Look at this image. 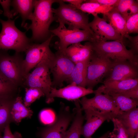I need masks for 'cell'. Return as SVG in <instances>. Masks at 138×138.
Here are the masks:
<instances>
[{
    "instance_id": "8992f818",
    "label": "cell",
    "mask_w": 138,
    "mask_h": 138,
    "mask_svg": "<svg viewBox=\"0 0 138 138\" xmlns=\"http://www.w3.org/2000/svg\"><path fill=\"white\" fill-rule=\"evenodd\" d=\"M24 59L20 53L11 55L7 51L0 50V75L18 86H22L25 78Z\"/></svg>"
},
{
    "instance_id": "e0dca14e",
    "label": "cell",
    "mask_w": 138,
    "mask_h": 138,
    "mask_svg": "<svg viewBox=\"0 0 138 138\" xmlns=\"http://www.w3.org/2000/svg\"><path fill=\"white\" fill-rule=\"evenodd\" d=\"M63 51L75 64L90 59L93 51L90 42L84 45L78 43L72 44Z\"/></svg>"
},
{
    "instance_id": "836d02e7",
    "label": "cell",
    "mask_w": 138,
    "mask_h": 138,
    "mask_svg": "<svg viewBox=\"0 0 138 138\" xmlns=\"http://www.w3.org/2000/svg\"><path fill=\"white\" fill-rule=\"evenodd\" d=\"M39 117L40 121L45 125H50L53 123L56 118L54 112L50 109H44L40 113Z\"/></svg>"
},
{
    "instance_id": "7402d4cb",
    "label": "cell",
    "mask_w": 138,
    "mask_h": 138,
    "mask_svg": "<svg viewBox=\"0 0 138 138\" xmlns=\"http://www.w3.org/2000/svg\"><path fill=\"white\" fill-rule=\"evenodd\" d=\"M90 58L75 64L70 76L66 81L67 83L74 82L78 86L86 87L87 68Z\"/></svg>"
},
{
    "instance_id": "f35d334b",
    "label": "cell",
    "mask_w": 138,
    "mask_h": 138,
    "mask_svg": "<svg viewBox=\"0 0 138 138\" xmlns=\"http://www.w3.org/2000/svg\"><path fill=\"white\" fill-rule=\"evenodd\" d=\"M11 116L12 122L18 123L20 122L22 119L20 112L11 110Z\"/></svg>"
},
{
    "instance_id": "d4e9b609",
    "label": "cell",
    "mask_w": 138,
    "mask_h": 138,
    "mask_svg": "<svg viewBox=\"0 0 138 138\" xmlns=\"http://www.w3.org/2000/svg\"><path fill=\"white\" fill-rule=\"evenodd\" d=\"M111 96L117 106L122 112H126L137 107L138 100L132 99L119 93L109 92L105 94Z\"/></svg>"
},
{
    "instance_id": "4316f807",
    "label": "cell",
    "mask_w": 138,
    "mask_h": 138,
    "mask_svg": "<svg viewBox=\"0 0 138 138\" xmlns=\"http://www.w3.org/2000/svg\"><path fill=\"white\" fill-rule=\"evenodd\" d=\"M19 87L0 75V98H16Z\"/></svg>"
},
{
    "instance_id": "9c48e42d",
    "label": "cell",
    "mask_w": 138,
    "mask_h": 138,
    "mask_svg": "<svg viewBox=\"0 0 138 138\" xmlns=\"http://www.w3.org/2000/svg\"><path fill=\"white\" fill-rule=\"evenodd\" d=\"M108 58L94 51L87 68L86 85L91 89L105 78L112 63Z\"/></svg>"
},
{
    "instance_id": "1f68e13d",
    "label": "cell",
    "mask_w": 138,
    "mask_h": 138,
    "mask_svg": "<svg viewBox=\"0 0 138 138\" xmlns=\"http://www.w3.org/2000/svg\"><path fill=\"white\" fill-rule=\"evenodd\" d=\"M138 32V13L131 15L126 20L125 34Z\"/></svg>"
},
{
    "instance_id": "6da1fadb",
    "label": "cell",
    "mask_w": 138,
    "mask_h": 138,
    "mask_svg": "<svg viewBox=\"0 0 138 138\" xmlns=\"http://www.w3.org/2000/svg\"><path fill=\"white\" fill-rule=\"evenodd\" d=\"M58 0H36L31 20L29 25H25L24 27L27 31L31 30L32 42H44L51 36L49 27L55 20L52 12L53 4L58 2Z\"/></svg>"
},
{
    "instance_id": "44dd1931",
    "label": "cell",
    "mask_w": 138,
    "mask_h": 138,
    "mask_svg": "<svg viewBox=\"0 0 138 138\" xmlns=\"http://www.w3.org/2000/svg\"><path fill=\"white\" fill-rule=\"evenodd\" d=\"M101 86L102 93H118L125 91L138 85V78L123 80H104Z\"/></svg>"
},
{
    "instance_id": "5b68a950",
    "label": "cell",
    "mask_w": 138,
    "mask_h": 138,
    "mask_svg": "<svg viewBox=\"0 0 138 138\" xmlns=\"http://www.w3.org/2000/svg\"><path fill=\"white\" fill-rule=\"evenodd\" d=\"M59 7L52 8L55 20L68 26L70 29H78L88 30L94 37V33L89 25L88 15L70 4H66L62 0H58Z\"/></svg>"
},
{
    "instance_id": "ac0fdd59",
    "label": "cell",
    "mask_w": 138,
    "mask_h": 138,
    "mask_svg": "<svg viewBox=\"0 0 138 138\" xmlns=\"http://www.w3.org/2000/svg\"><path fill=\"white\" fill-rule=\"evenodd\" d=\"M122 123L130 138H134L138 132V108L137 107L126 112H122L115 118Z\"/></svg>"
},
{
    "instance_id": "f1b7e54d",
    "label": "cell",
    "mask_w": 138,
    "mask_h": 138,
    "mask_svg": "<svg viewBox=\"0 0 138 138\" xmlns=\"http://www.w3.org/2000/svg\"><path fill=\"white\" fill-rule=\"evenodd\" d=\"M23 102L22 97L18 96L13 103L12 110L20 112L22 119L30 118L33 112L30 108L26 107Z\"/></svg>"
},
{
    "instance_id": "4dcf8cb0",
    "label": "cell",
    "mask_w": 138,
    "mask_h": 138,
    "mask_svg": "<svg viewBox=\"0 0 138 138\" xmlns=\"http://www.w3.org/2000/svg\"><path fill=\"white\" fill-rule=\"evenodd\" d=\"M124 46L129 47L130 50L136 55L138 53V35L131 36L128 34H125L121 38Z\"/></svg>"
},
{
    "instance_id": "277c9868",
    "label": "cell",
    "mask_w": 138,
    "mask_h": 138,
    "mask_svg": "<svg viewBox=\"0 0 138 138\" xmlns=\"http://www.w3.org/2000/svg\"><path fill=\"white\" fill-rule=\"evenodd\" d=\"M90 42L94 52L108 58L113 62L128 61L138 66V55H135L130 50H128L121 39L110 41L95 39Z\"/></svg>"
},
{
    "instance_id": "3957f363",
    "label": "cell",
    "mask_w": 138,
    "mask_h": 138,
    "mask_svg": "<svg viewBox=\"0 0 138 138\" xmlns=\"http://www.w3.org/2000/svg\"><path fill=\"white\" fill-rule=\"evenodd\" d=\"M55 58L52 52L45 57L35 67L34 70L25 77L22 87L38 88L44 93L46 102L52 86L50 68Z\"/></svg>"
},
{
    "instance_id": "b9f144b4",
    "label": "cell",
    "mask_w": 138,
    "mask_h": 138,
    "mask_svg": "<svg viewBox=\"0 0 138 138\" xmlns=\"http://www.w3.org/2000/svg\"><path fill=\"white\" fill-rule=\"evenodd\" d=\"M109 131H108L101 136L98 138H108L109 137ZM90 138H92V137Z\"/></svg>"
},
{
    "instance_id": "7c38bea8",
    "label": "cell",
    "mask_w": 138,
    "mask_h": 138,
    "mask_svg": "<svg viewBox=\"0 0 138 138\" xmlns=\"http://www.w3.org/2000/svg\"><path fill=\"white\" fill-rule=\"evenodd\" d=\"M54 36L52 34L48 39L41 43H32L27 49L22 63L25 77L43 58L52 52L49 46Z\"/></svg>"
},
{
    "instance_id": "4fadbf2b",
    "label": "cell",
    "mask_w": 138,
    "mask_h": 138,
    "mask_svg": "<svg viewBox=\"0 0 138 138\" xmlns=\"http://www.w3.org/2000/svg\"><path fill=\"white\" fill-rule=\"evenodd\" d=\"M138 67L128 61L113 62L104 80L138 78Z\"/></svg>"
},
{
    "instance_id": "d6986e66",
    "label": "cell",
    "mask_w": 138,
    "mask_h": 138,
    "mask_svg": "<svg viewBox=\"0 0 138 138\" xmlns=\"http://www.w3.org/2000/svg\"><path fill=\"white\" fill-rule=\"evenodd\" d=\"M36 2L34 0L12 1L11 6L13 8L12 12L14 16L19 14L22 19L21 26L24 27L27 20H31Z\"/></svg>"
},
{
    "instance_id": "7a4b0ae2",
    "label": "cell",
    "mask_w": 138,
    "mask_h": 138,
    "mask_svg": "<svg viewBox=\"0 0 138 138\" xmlns=\"http://www.w3.org/2000/svg\"><path fill=\"white\" fill-rule=\"evenodd\" d=\"M18 17L6 21L0 18L2 26L0 33V50H12L17 52H25L32 43L26 32L21 31L16 26L15 21Z\"/></svg>"
},
{
    "instance_id": "cb8c5ba5",
    "label": "cell",
    "mask_w": 138,
    "mask_h": 138,
    "mask_svg": "<svg viewBox=\"0 0 138 138\" xmlns=\"http://www.w3.org/2000/svg\"><path fill=\"white\" fill-rule=\"evenodd\" d=\"M122 37L125 34L126 20L123 16L116 9L113 8L103 15V18Z\"/></svg>"
},
{
    "instance_id": "d590c367",
    "label": "cell",
    "mask_w": 138,
    "mask_h": 138,
    "mask_svg": "<svg viewBox=\"0 0 138 138\" xmlns=\"http://www.w3.org/2000/svg\"><path fill=\"white\" fill-rule=\"evenodd\" d=\"M117 93L132 99L138 100V85L127 90Z\"/></svg>"
},
{
    "instance_id": "ab89813d",
    "label": "cell",
    "mask_w": 138,
    "mask_h": 138,
    "mask_svg": "<svg viewBox=\"0 0 138 138\" xmlns=\"http://www.w3.org/2000/svg\"><path fill=\"white\" fill-rule=\"evenodd\" d=\"M138 13V1L134 0L133 3L130 7L128 12L129 17L132 15Z\"/></svg>"
},
{
    "instance_id": "60d3db41",
    "label": "cell",
    "mask_w": 138,
    "mask_h": 138,
    "mask_svg": "<svg viewBox=\"0 0 138 138\" xmlns=\"http://www.w3.org/2000/svg\"><path fill=\"white\" fill-rule=\"evenodd\" d=\"M85 0H63L64 2H67L76 8L78 9L81 4Z\"/></svg>"
},
{
    "instance_id": "ffe728a7",
    "label": "cell",
    "mask_w": 138,
    "mask_h": 138,
    "mask_svg": "<svg viewBox=\"0 0 138 138\" xmlns=\"http://www.w3.org/2000/svg\"><path fill=\"white\" fill-rule=\"evenodd\" d=\"M75 114L71 125L65 132L63 138H80L81 130L85 120L82 110L78 100L74 101Z\"/></svg>"
},
{
    "instance_id": "603a6c76",
    "label": "cell",
    "mask_w": 138,
    "mask_h": 138,
    "mask_svg": "<svg viewBox=\"0 0 138 138\" xmlns=\"http://www.w3.org/2000/svg\"><path fill=\"white\" fill-rule=\"evenodd\" d=\"M16 98H0V131L2 132L6 126L12 122L10 112Z\"/></svg>"
},
{
    "instance_id": "ee69618b",
    "label": "cell",
    "mask_w": 138,
    "mask_h": 138,
    "mask_svg": "<svg viewBox=\"0 0 138 138\" xmlns=\"http://www.w3.org/2000/svg\"><path fill=\"white\" fill-rule=\"evenodd\" d=\"M2 132L0 131V138H2Z\"/></svg>"
},
{
    "instance_id": "74e56055",
    "label": "cell",
    "mask_w": 138,
    "mask_h": 138,
    "mask_svg": "<svg viewBox=\"0 0 138 138\" xmlns=\"http://www.w3.org/2000/svg\"><path fill=\"white\" fill-rule=\"evenodd\" d=\"M87 1L97 3L104 5L114 7L118 0H88Z\"/></svg>"
},
{
    "instance_id": "8d00e7d4",
    "label": "cell",
    "mask_w": 138,
    "mask_h": 138,
    "mask_svg": "<svg viewBox=\"0 0 138 138\" xmlns=\"http://www.w3.org/2000/svg\"><path fill=\"white\" fill-rule=\"evenodd\" d=\"M4 135L2 138H22L21 134L19 133L16 132L14 134L12 132L8 124L5 128Z\"/></svg>"
},
{
    "instance_id": "8fae6325",
    "label": "cell",
    "mask_w": 138,
    "mask_h": 138,
    "mask_svg": "<svg viewBox=\"0 0 138 138\" xmlns=\"http://www.w3.org/2000/svg\"><path fill=\"white\" fill-rule=\"evenodd\" d=\"M50 68L53 80L52 87H61L69 78L75 64L62 51L57 50Z\"/></svg>"
},
{
    "instance_id": "2e32d148",
    "label": "cell",
    "mask_w": 138,
    "mask_h": 138,
    "mask_svg": "<svg viewBox=\"0 0 138 138\" xmlns=\"http://www.w3.org/2000/svg\"><path fill=\"white\" fill-rule=\"evenodd\" d=\"M89 25L94 33L96 40L107 41L119 40L122 38L121 35L105 19L98 15L94 16Z\"/></svg>"
},
{
    "instance_id": "5bb4252c",
    "label": "cell",
    "mask_w": 138,
    "mask_h": 138,
    "mask_svg": "<svg viewBox=\"0 0 138 138\" xmlns=\"http://www.w3.org/2000/svg\"><path fill=\"white\" fill-rule=\"evenodd\" d=\"M85 120H86L83 125L81 135L85 138H90L97 130L105 121L109 122L116 115L111 113H105L89 109L84 110Z\"/></svg>"
},
{
    "instance_id": "e575fe53",
    "label": "cell",
    "mask_w": 138,
    "mask_h": 138,
    "mask_svg": "<svg viewBox=\"0 0 138 138\" xmlns=\"http://www.w3.org/2000/svg\"><path fill=\"white\" fill-rule=\"evenodd\" d=\"M12 0H0V4L3 10V15L8 19H11L14 16L10 9L11 5Z\"/></svg>"
},
{
    "instance_id": "7bdbcfd3",
    "label": "cell",
    "mask_w": 138,
    "mask_h": 138,
    "mask_svg": "<svg viewBox=\"0 0 138 138\" xmlns=\"http://www.w3.org/2000/svg\"><path fill=\"white\" fill-rule=\"evenodd\" d=\"M134 138H138V132L135 134Z\"/></svg>"
},
{
    "instance_id": "30bf717a",
    "label": "cell",
    "mask_w": 138,
    "mask_h": 138,
    "mask_svg": "<svg viewBox=\"0 0 138 138\" xmlns=\"http://www.w3.org/2000/svg\"><path fill=\"white\" fill-rule=\"evenodd\" d=\"M74 114L67 107H60L58 114L54 122L42 129L38 134L40 138H63Z\"/></svg>"
},
{
    "instance_id": "52a82bcc",
    "label": "cell",
    "mask_w": 138,
    "mask_h": 138,
    "mask_svg": "<svg viewBox=\"0 0 138 138\" xmlns=\"http://www.w3.org/2000/svg\"><path fill=\"white\" fill-rule=\"evenodd\" d=\"M58 22L59 23L58 26L50 30L52 34L59 38V41L56 43L57 50L63 51L72 44L85 41L91 42L95 39L93 34L88 30L69 29L61 22Z\"/></svg>"
},
{
    "instance_id": "d6a6232c",
    "label": "cell",
    "mask_w": 138,
    "mask_h": 138,
    "mask_svg": "<svg viewBox=\"0 0 138 138\" xmlns=\"http://www.w3.org/2000/svg\"><path fill=\"white\" fill-rule=\"evenodd\" d=\"M134 1V0H118L114 8L121 13L126 20L129 17V9Z\"/></svg>"
},
{
    "instance_id": "484cf974",
    "label": "cell",
    "mask_w": 138,
    "mask_h": 138,
    "mask_svg": "<svg viewBox=\"0 0 138 138\" xmlns=\"http://www.w3.org/2000/svg\"><path fill=\"white\" fill-rule=\"evenodd\" d=\"M113 8V6H105L85 0L81 4L78 9L85 13L91 14L94 16L100 14L104 15Z\"/></svg>"
},
{
    "instance_id": "9a60e30c",
    "label": "cell",
    "mask_w": 138,
    "mask_h": 138,
    "mask_svg": "<svg viewBox=\"0 0 138 138\" xmlns=\"http://www.w3.org/2000/svg\"><path fill=\"white\" fill-rule=\"evenodd\" d=\"M94 91L93 89L78 86L74 82H72L64 88L58 89L55 87H52L48 99L46 103H50L52 102L55 97L75 101L86 95L93 93Z\"/></svg>"
},
{
    "instance_id": "ba28073f",
    "label": "cell",
    "mask_w": 138,
    "mask_h": 138,
    "mask_svg": "<svg viewBox=\"0 0 138 138\" xmlns=\"http://www.w3.org/2000/svg\"><path fill=\"white\" fill-rule=\"evenodd\" d=\"M93 93L95 96L92 98H88L84 96L80 100L78 99L83 111L89 109L101 113H113L117 116L122 112L111 96L103 94L100 87L94 90Z\"/></svg>"
},
{
    "instance_id": "83f0119b",
    "label": "cell",
    "mask_w": 138,
    "mask_h": 138,
    "mask_svg": "<svg viewBox=\"0 0 138 138\" xmlns=\"http://www.w3.org/2000/svg\"><path fill=\"white\" fill-rule=\"evenodd\" d=\"M25 88V93L23 103L27 107L36 100L45 96L42 91L38 88L32 87Z\"/></svg>"
},
{
    "instance_id": "f546056e",
    "label": "cell",
    "mask_w": 138,
    "mask_h": 138,
    "mask_svg": "<svg viewBox=\"0 0 138 138\" xmlns=\"http://www.w3.org/2000/svg\"><path fill=\"white\" fill-rule=\"evenodd\" d=\"M114 125L113 129L110 132L109 137L111 138H130L124 127L121 122L116 118L111 120Z\"/></svg>"
}]
</instances>
